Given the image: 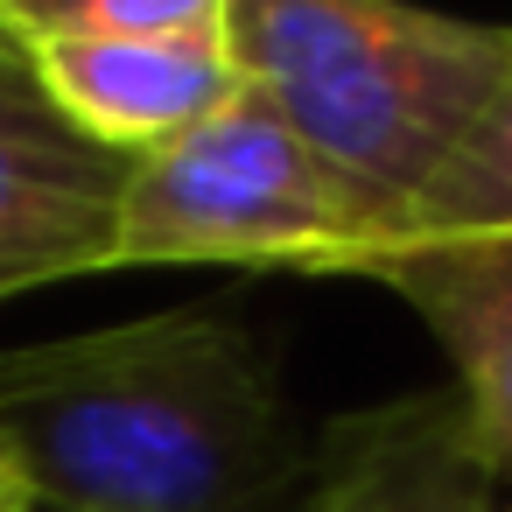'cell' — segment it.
Instances as JSON below:
<instances>
[{"instance_id":"obj_8","label":"cell","mask_w":512,"mask_h":512,"mask_svg":"<svg viewBox=\"0 0 512 512\" xmlns=\"http://www.w3.org/2000/svg\"><path fill=\"white\" fill-rule=\"evenodd\" d=\"M407 232L421 239H470V232H512V71L463 134V148L435 169V183L414 197Z\"/></svg>"},{"instance_id":"obj_7","label":"cell","mask_w":512,"mask_h":512,"mask_svg":"<svg viewBox=\"0 0 512 512\" xmlns=\"http://www.w3.org/2000/svg\"><path fill=\"white\" fill-rule=\"evenodd\" d=\"M302 512H512L456 393L386 400L323 428Z\"/></svg>"},{"instance_id":"obj_1","label":"cell","mask_w":512,"mask_h":512,"mask_svg":"<svg viewBox=\"0 0 512 512\" xmlns=\"http://www.w3.org/2000/svg\"><path fill=\"white\" fill-rule=\"evenodd\" d=\"M0 449L57 512H302L323 435L225 295L0 351Z\"/></svg>"},{"instance_id":"obj_12","label":"cell","mask_w":512,"mask_h":512,"mask_svg":"<svg viewBox=\"0 0 512 512\" xmlns=\"http://www.w3.org/2000/svg\"><path fill=\"white\" fill-rule=\"evenodd\" d=\"M0 57H15V50H8V43H0Z\"/></svg>"},{"instance_id":"obj_9","label":"cell","mask_w":512,"mask_h":512,"mask_svg":"<svg viewBox=\"0 0 512 512\" xmlns=\"http://www.w3.org/2000/svg\"><path fill=\"white\" fill-rule=\"evenodd\" d=\"M71 36H225V0H0L15 57Z\"/></svg>"},{"instance_id":"obj_6","label":"cell","mask_w":512,"mask_h":512,"mask_svg":"<svg viewBox=\"0 0 512 512\" xmlns=\"http://www.w3.org/2000/svg\"><path fill=\"white\" fill-rule=\"evenodd\" d=\"M22 64L78 134L127 162L197 134L246 99L225 36H71L29 50Z\"/></svg>"},{"instance_id":"obj_5","label":"cell","mask_w":512,"mask_h":512,"mask_svg":"<svg viewBox=\"0 0 512 512\" xmlns=\"http://www.w3.org/2000/svg\"><path fill=\"white\" fill-rule=\"evenodd\" d=\"M344 281H372L400 295L442 344L456 372V407L470 421L477 456L512 491V232L470 239H393L344 267Z\"/></svg>"},{"instance_id":"obj_2","label":"cell","mask_w":512,"mask_h":512,"mask_svg":"<svg viewBox=\"0 0 512 512\" xmlns=\"http://www.w3.org/2000/svg\"><path fill=\"white\" fill-rule=\"evenodd\" d=\"M225 50L330 169L414 211L512 71V29L414 0H225Z\"/></svg>"},{"instance_id":"obj_4","label":"cell","mask_w":512,"mask_h":512,"mask_svg":"<svg viewBox=\"0 0 512 512\" xmlns=\"http://www.w3.org/2000/svg\"><path fill=\"white\" fill-rule=\"evenodd\" d=\"M127 155L78 134L22 57H0V302L113 274Z\"/></svg>"},{"instance_id":"obj_3","label":"cell","mask_w":512,"mask_h":512,"mask_svg":"<svg viewBox=\"0 0 512 512\" xmlns=\"http://www.w3.org/2000/svg\"><path fill=\"white\" fill-rule=\"evenodd\" d=\"M393 239H407V211L330 169L274 106L246 92L197 134L127 162L113 267L344 274Z\"/></svg>"},{"instance_id":"obj_11","label":"cell","mask_w":512,"mask_h":512,"mask_svg":"<svg viewBox=\"0 0 512 512\" xmlns=\"http://www.w3.org/2000/svg\"><path fill=\"white\" fill-rule=\"evenodd\" d=\"M22 512H57V505H36V498H29V505H22Z\"/></svg>"},{"instance_id":"obj_10","label":"cell","mask_w":512,"mask_h":512,"mask_svg":"<svg viewBox=\"0 0 512 512\" xmlns=\"http://www.w3.org/2000/svg\"><path fill=\"white\" fill-rule=\"evenodd\" d=\"M29 505V484L15 477V463H8V449H0V512H22Z\"/></svg>"}]
</instances>
